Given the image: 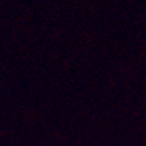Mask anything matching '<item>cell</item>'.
<instances>
[]
</instances>
